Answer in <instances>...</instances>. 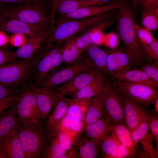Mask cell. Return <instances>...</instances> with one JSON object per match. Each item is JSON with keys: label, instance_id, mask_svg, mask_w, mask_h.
I'll return each mask as SVG.
<instances>
[{"label": "cell", "instance_id": "6da1fadb", "mask_svg": "<svg viewBox=\"0 0 158 158\" xmlns=\"http://www.w3.org/2000/svg\"><path fill=\"white\" fill-rule=\"evenodd\" d=\"M18 136L25 158H41L52 142L51 137L41 119L21 123Z\"/></svg>", "mask_w": 158, "mask_h": 158}, {"label": "cell", "instance_id": "7a4b0ae2", "mask_svg": "<svg viewBox=\"0 0 158 158\" xmlns=\"http://www.w3.org/2000/svg\"><path fill=\"white\" fill-rule=\"evenodd\" d=\"M117 30L123 47L134 65L143 61L145 58L136 35L135 18L131 8L126 1L119 9Z\"/></svg>", "mask_w": 158, "mask_h": 158}, {"label": "cell", "instance_id": "3957f363", "mask_svg": "<svg viewBox=\"0 0 158 158\" xmlns=\"http://www.w3.org/2000/svg\"><path fill=\"white\" fill-rule=\"evenodd\" d=\"M31 61L32 65L31 78L37 85L60 69L63 63L62 44L46 43Z\"/></svg>", "mask_w": 158, "mask_h": 158}, {"label": "cell", "instance_id": "277c9868", "mask_svg": "<svg viewBox=\"0 0 158 158\" xmlns=\"http://www.w3.org/2000/svg\"><path fill=\"white\" fill-rule=\"evenodd\" d=\"M118 9L111 10L83 19L60 20L50 30L47 43L62 44L76 33L109 18L117 17Z\"/></svg>", "mask_w": 158, "mask_h": 158}, {"label": "cell", "instance_id": "5b68a950", "mask_svg": "<svg viewBox=\"0 0 158 158\" xmlns=\"http://www.w3.org/2000/svg\"><path fill=\"white\" fill-rule=\"evenodd\" d=\"M7 9L6 16L31 25L46 29L50 23L42 1L25 2Z\"/></svg>", "mask_w": 158, "mask_h": 158}, {"label": "cell", "instance_id": "8992f818", "mask_svg": "<svg viewBox=\"0 0 158 158\" xmlns=\"http://www.w3.org/2000/svg\"><path fill=\"white\" fill-rule=\"evenodd\" d=\"M32 71L31 61L17 59L0 67V83L19 89L31 79Z\"/></svg>", "mask_w": 158, "mask_h": 158}, {"label": "cell", "instance_id": "52a82bcc", "mask_svg": "<svg viewBox=\"0 0 158 158\" xmlns=\"http://www.w3.org/2000/svg\"><path fill=\"white\" fill-rule=\"evenodd\" d=\"M112 85L121 94L147 107L153 104L158 97L157 88L148 85L115 80Z\"/></svg>", "mask_w": 158, "mask_h": 158}, {"label": "cell", "instance_id": "ba28073f", "mask_svg": "<svg viewBox=\"0 0 158 158\" xmlns=\"http://www.w3.org/2000/svg\"><path fill=\"white\" fill-rule=\"evenodd\" d=\"M105 107L103 117L111 122L126 125L122 94L107 81L102 92Z\"/></svg>", "mask_w": 158, "mask_h": 158}, {"label": "cell", "instance_id": "9c48e42d", "mask_svg": "<svg viewBox=\"0 0 158 158\" xmlns=\"http://www.w3.org/2000/svg\"><path fill=\"white\" fill-rule=\"evenodd\" d=\"M94 67L86 54L82 55L77 61L66 65L64 67L59 70L37 86L53 88L69 80L80 73Z\"/></svg>", "mask_w": 158, "mask_h": 158}, {"label": "cell", "instance_id": "30bf717a", "mask_svg": "<svg viewBox=\"0 0 158 158\" xmlns=\"http://www.w3.org/2000/svg\"><path fill=\"white\" fill-rule=\"evenodd\" d=\"M105 74L94 67L78 74L69 80L52 88L56 92L63 96L73 97L80 90L100 75Z\"/></svg>", "mask_w": 158, "mask_h": 158}, {"label": "cell", "instance_id": "8fae6325", "mask_svg": "<svg viewBox=\"0 0 158 158\" xmlns=\"http://www.w3.org/2000/svg\"><path fill=\"white\" fill-rule=\"evenodd\" d=\"M14 104L21 123L41 119L34 95L28 87L23 89L18 94Z\"/></svg>", "mask_w": 158, "mask_h": 158}, {"label": "cell", "instance_id": "7c38bea8", "mask_svg": "<svg viewBox=\"0 0 158 158\" xmlns=\"http://www.w3.org/2000/svg\"><path fill=\"white\" fill-rule=\"evenodd\" d=\"M32 92L41 120H45L56 103L63 96L52 88L38 86L29 83L27 86Z\"/></svg>", "mask_w": 158, "mask_h": 158}, {"label": "cell", "instance_id": "4fadbf2b", "mask_svg": "<svg viewBox=\"0 0 158 158\" xmlns=\"http://www.w3.org/2000/svg\"><path fill=\"white\" fill-rule=\"evenodd\" d=\"M105 50L107 54V73L112 75L122 73L131 69L134 66L123 46Z\"/></svg>", "mask_w": 158, "mask_h": 158}, {"label": "cell", "instance_id": "5bb4252c", "mask_svg": "<svg viewBox=\"0 0 158 158\" xmlns=\"http://www.w3.org/2000/svg\"><path fill=\"white\" fill-rule=\"evenodd\" d=\"M50 30H44L29 37L25 43L16 50L10 52L14 59L31 61L41 47L42 44L49 36Z\"/></svg>", "mask_w": 158, "mask_h": 158}, {"label": "cell", "instance_id": "9a60e30c", "mask_svg": "<svg viewBox=\"0 0 158 158\" xmlns=\"http://www.w3.org/2000/svg\"><path fill=\"white\" fill-rule=\"evenodd\" d=\"M124 0H113L106 4L99 6H90L80 8L68 13L61 15L63 18L83 19L111 10L119 9L124 4Z\"/></svg>", "mask_w": 158, "mask_h": 158}, {"label": "cell", "instance_id": "2e32d148", "mask_svg": "<svg viewBox=\"0 0 158 158\" xmlns=\"http://www.w3.org/2000/svg\"><path fill=\"white\" fill-rule=\"evenodd\" d=\"M45 30L7 16L0 17V30L13 34H22L29 37Z\"/></svg>", "mask_w": 158, "mask_h": 158}, {"label": "cell", "instance_id": "e0dca14e", "mask_svg": "<svg viewBox=\"0 0 158 158\" xmlns=\"http://www.w3.org/2000/svg\"><path fill=\"white\" fill-rule=\"evenodd\" d=\"M71 99V97H62L54 105L52 112L45 120L44 127L51 136L66 115Z\"/></svg>", "mask_w": 158, "mask_h": 158}, {"label": "cell", "instance_id": "ac0fdd59", "mask_svg": "<svg viewBox=\"0 0 158 158\" xmlns=\"http://www.w3.org/2000/svg\"><path fill=\"white\" fill-rule=\"evenodd\" d=\"M20 128L12 130L0 141V146L8 158H25L22 144L18 136Z\"/></svg>", "mask_w": 158, "mask_h": 158}, {"label": "cell", "instance_id": "d6986e66", "mask_svg": "<svg viewBox=\"0 0 158 158\" xmlns=\"http://www.w3.org/2000/svg\"><path fill=\"white\" fill-rule=\"evenodd\" d=\"M112 122L103 117L85 127L83 131L90 138L100 144L111 135Z\"/></svg>", "mask_w": 158, "mask_h": 158}, {"label": "cell", "instance_id": "ffe728a7", "mask_svg": "<svg viewBox=\"0 0 158 158\" xmlns=\"http://www.w3.org/2000/svg\"><path fill=\"white\" fill-rule=\"evenodd\" d=\"M21 124L14 103L0 114V141L12 130L19 128Z\"/></svg>", "mask_w": 158, "mask_h": 158}, {"label": "cell", "instance_id": "44dd1931", "mask_svg": "<svg viewBox=\"0 0 158 158\" xmlns=\"http://www.w3.org/2000/svg\"><path fill=\"white\" fill-rule=\"evenodd\" d=\"M116 17L109 18L92 26L82 35L78 37L75 44L80 51L81 53L83 52L86 47L92 43L93 37L96 32L102 31L112 25L115 22Z\"/></svg>", "mask_w": 158, "mask_h": 158}, {"label": "cell", "instance_id": "7402d4cb", "mask_svg": "<svg viewBox=\"0 0 158 158\" xmlns=\"http://www.w3.org/2000/svg\"><path fill=\"white\" fill-rule=\"evenodd\" d=\"M122 95L124 103L126 126L131 133L137 127L140 123L143 108L139 104L126 96Z\"/></svg>", "mask_w": 158, "mask_h": 158}, {"label": "cell", "instance_id": "603a6c76", "mask_svg": "<svg viewBox=\"0 0 158 158\" xmlns=\"http://www.w3.org/2000/svg\"><path fill=\"white\" fill-rule=\"evenodd\" d=\"M83 129L82 121L73 117L66 115L54 133L58 130L63 131L71 138L73 142V145L78 146L79 138Z\"/></svg>", "mask_w": 158, "mask_h": 158}, {"label": "cell", "instance_id": "cb8c5ba5", "mask_svg": "<svg viewBox=\"0 0 158 158\" xmlns=\"http://www.w3.org/2000/svg\"><path fill=\"white\" fill-rule=\"evenodd\" d=\"M104 112V105L102 93L91 99L83 121L84 128L103 117Z\"/></svg>", "mask_w": 158, "mask_h": 158}, {"label": "cell", "instance_id": "d4e9b609", "mask_svg": "<svg viewBox=\"0 0 158 158\" xmlns=\"http://www.w3.org/2000/svg\"><path fill=\"white\" fill-rule=\"evenodd\" d=\"M112 132L120 143L127 149L128 158H134L137 154L134 146L130 132L126 126L124 124L112 122Z\"/></svg>", "mask_w": 158, "mask_h": 158}, {"label": "cell", "instance_id": "484cf974", "mask_svg": "<svg viewBox=\"0 0 158 158\" xmlns=\"http://www.w3.org/2000/svg\"><path fill=\"white\" fill-rule=\"evenodd\" d=\"M116 80L126 83L145 84L158 87L157 83L139 69H130L125 72L111 75Z\"/></svg>", "mask_w": 158, "mask_h": 158}, {"label": "cell", "instance_id": "4316f807", "mask_svg": "<svg viewBox=\"0 0 158 158\" xmlns=\"http://www.w3.org/2000/svg\"><path fill=\"white\" fill-rule=\"evenodd\" d=\"M79 158H95L100 153V144L88 137L83 131L78 141Z\"/></svg>", "mask_w": 158, "mask_h": 158}, {"label": "cell", "instance_id": "83f0119b", "mask_svg": "<svg viewBox=\"0 0 158 158\" xmlns=\"http://www.w3.org/2000/svg\"><path fill=\"white\" fill-rule=\"evenodd\" d=\"M107 81L105 74H102L78 91L73 97L91 99L102 93Z\"/></svg>", "mask_w": 158, "mask_h": 158}, {"label": "cell", "instance_id": "f1b7e54d", "mask_svg": "<svg viewBox=\"0 0 158 158\" xmlns=\"http://www.w3.org/2000/svg\"><path fill=\"white\" fill-rule=\"evenodd\" d=\"M78 37L74 35L62 44L61 51L62 62L65 65L75 62L82 55L75 44Z\"/></svg>", "mask_w": 158, "mask_h": 158}, {"label": "cell", "instance_id": "f546056e", "mask_svg": "<svg viewBox=\"0 0 158 158\" xmlns=\"http://www.w3.org/2000/svg\"><path fill=\"white\" fill-rule=\"evenodd\" d=\"M86 54L95 66L105 73H107L106 60L107 54L105 50L102 49L92 43L86 48Z\"/></svg>", "mask_w": 158, "mask_h": 158}, {"label": "cell", "instance_id": "4dcf8cb0", "mask_svg": "<svg viewBox=\"0 0 158 158\" xmlns=\"http://www.w3.org/2000/svg\"><path fill=\"white\" fill-rule=\"evenodd\" d=\"M71 98L66 115L73 117L83 122L92 98Z\"/></svg>", "mask_w": 158, "mask_h": 158}, {"label": "cell", "instance_id": "1f68e13d", "mask_svg": "<svg viewBox=\"0 0 158 158\" xmlns=\"http://www.w3.org/2000/svg\"><path fill=\"white\" fill-rule=\"evenodd\" d=\"M147 112L143 108L140 120L137 127L130 133L135 148L137 149L138 143L149 130Z\"/></svg>", "mask_w": 158, "mask_h": 158}, {"label": "cell", "instance_id": "d6a6232c", "mask_svg": "<svg viewBox=\"0 0 158 158\" xmlns=\"http://www.w3.org/2000/svg\"><path fill=\"white\" fill-rule=\"evenodd\" d=\"M87 1L80 0H58L56 12L61 15L72 12L78 9L87 6Z\"/></svg>", "mask_w": 158, "mask_h": 158}, {"label": "cell", "instance_id": "836d02e7", "mask_svg": "<svg viewBox=\"0 0 158 158\" xmlns=\"http://www.w3.org/2000/svg\"><path fill=\"white\" fill-rule=\"evenodd\" d=\"M141 26L150 31L158 29V12L142 11Z\"/></svg>", "mask_w": 158, "mask_h": 158}, {"label": "cell", "instance_id": "e575fe53", "mask_svg": "<svg viewBox=\"0 0 158 158\" xmlns=\"http://www.w3.org/2000/svg\"><path fill=\"white\" fill-rule=\"evenodd\" d=\"M135 28L137 39L141 49L147 47L156 40L151 31L144 28L136 24Z\"/></svg>", "mask_w": 158, "mask_h": 158}, {"label": "cell", "instance_id": "d590c367", "mask_svg": "<svg viewBox=\"0 0 158 158\" xmlns=\"http://www.w3.org/2000/svg\"><path fill=\"white\" fill-rule=\"evenodd\" d=\"M67 151L65 147L59 142L52 141L41 158H61Z\"/></svg>", "mask_w": 158, "mask_h": 158}, {"label": "cell", "instance_id": "8d00e7d4", "mask_svg": "<svg viewBox=\"0 0 158 158\" xmlns=\"http://www.w3.org/2000/svg\"><path fill=\"white\" fill-rule=\"evenodd\" d=\"M120 144L116 137L112 133L100 143V153L102 155L113 154L117 150Z\"/></svg>", "mask_w": 158, "mask_h": 158}, {"label": "cell", "instance_id": "74e56055", "mask_svg": "<svg viewBox=\"0 0 158 158\" xmlns=\"http://www.w3.org/2000/svg\"><path fill=\"white\" fill-rule=\"evenodd\" d=\"M152 139V134L149 131L140 141L144 151L147 153L150 158H158V151L153 146Z\"/></svg>", "mask_w": 158, "mask_h": 158}, {"label": "cell", "instance_id": "f35d334b", "mask_svg": "<svg viewBox=\"0 0 158 158\" xmlns=\"http://www.w3.org/2000/svg\"><path fill=\"white\" fill-rule=\"evenodd\" d=\"M139 69L158 83V61H149L141 65Z\"/></svg>", "mask_w": 158, "mask_h": 158}, {"label": "cell", "instance_id": "ab89813d", "mask_svg": "<svg viewBox=\"0 0 158 158\" xmlns=\"http://www.w3.org/2000/svg\"><path fill=\"white\" fill-rule=\"evenodd\" d=\"M149 130L150 131L152 138L156 142V150L158 151V114L153 112L150 114L147 113Z\"/></svg>", "mask_w": 158, "mask_h": 158}, {"label": "cell", "instance_id": "60d3db41", "mask_svg": "<svg viewBox=\"0 0 158 158\" xmlns=\"http://www.w3.org/2000/svg\"><path fill=\"white\" fill-rule=\"evenodd\" d=\"M141 51L145 59L149 61H158V42L156 39Z\"/></svg>", "mask_w": 158, "mask_h": 158}, {"label": "cell", "instance_id": "b9f144b4", "mask_svg": "<svg viewBox=\"0 0 158 158\" xmlns=\"http://www.w3.org/2000/svg\"><path fill=\"white\" fill-rule=\"evenodd\" d=\"M52 140L58 142L64 145L67 151L72 147L73 144L70 137L65 132L57 130L51 135Z\"/></svg>", "mask_w": 158, "mask_h": 158}, {"label": "cell", "instance_id": "7bdbcfd3", "mask_svg": "<svg viewBox=\"0 0 158 158\" xmlns=\"http://www.w3.org/2000/svg\"><path fill=\"white\" fill-rule=\"evenodd\" d=\"M142 11L158 12V0H138Z\"/></svg>", "mask_w": 158, "mask_h": 158}, {"label": "cell", "instance_id": "ee69618b", "mask_svg": "<svg viewBox=\"0 0 158 158\" xmlns=\"http://www.w3.org/2000/svg\"><path fill=\"white\" fill-rule=\"evenodd\" d=\"M22 90L6 87L0 83V100L17 95Z\"/></svg>", "mask_w": 158, "mask_h": 158}, {"label": "cell", "instance_id": "f6af8a7d", "mask_svg": "<svg viewBox=\"0 0 158 158\" xmlns=\"http://www.w3.org/2000/svg\"><path fill=\"white\" fill-rule=\"evenodd\" d=\"M118 36L113 32L105 34L103 44L112 49L116 48L118 43Z\"/></svg>", "mask_w": 158, "mask_h": 158}, {"label": "cell", "instance_id": "bcb514c9", "mask_svg": "<svg viewBox=\"0 0 158 158\" xmlns=\"http://www.w3.org/2000/svg\"><path fill=\"white\" fill-rule=\"evenodd\" d=\"M102 157L105 158H128V153L127 148L121 143L114 153L109 155H103Z\"/></svg>", "mask_w": 158, "mask_h": 158}, {"label": "cell", "instance_id": "7dc6e473", "mask_svg": "<svg viewBox=\"0 0 158 158\" xmlns=\"http://www.w3.org/2000/svg\"><path fill=\"white\" fill-rule=\"evenodd\" d=\"M25 36L22 34H13L10 38L9 42L13 47H20L26 42Z\"/></svg>", "mask_w": 158, "mask_h": 158}, {"label": "cell", "instance_id": "c3c4849f", "mask_svg": "<svg viewBox=\"0 0 158 158\" xmlns=\"http://www.w3.org/2000/svg\"><path fill=\"white\" fill-rule=\"evenodd\" d=\"M10 52L8 49H1L0 47V67L17 59H14L12 57Z\"/></svg>", "mask_w": 158, "mask_h": 158}, {"label": "cell", "instance_id": "681fc988", "mask_svg": "<svg viewBox=\"0 0 158 158\" xmlns=\"http://www.w3.org/2000/svg\"><path fill=\"white\" fill-rule=\"evenodd\" d=\"M19 94L0 100V114L15 102Z\"/></svg>", "mask_w": 158, "mask_h": 158}, {"label": "cell", "instance_id": "f907efd6", "mask_svg": "<svg viewBox=\"0 0 158 158\" xmlns=\"http://www.w3.org/2000/svg\"><path fill=\"white\" fill-rule=\"evenodd\" d=\"M38 1L42 0H0V8L8 9L25 2Z\"/></svg>", "mask_w": 158, "mask_h": 158}, {"label": "cell", "instance_id": "816d5d0a", "mask_svg": "<svg viewBox=\"0 0 158 158\" xmlns=\"http://www.w3.org/2000/svg\"><path fill=\"white\" fill-rule=\"evenodd\" d=\"M61 158H79L78 146L73 145L71 148L67 151Z\"/></svg>", "mask_w": 158, "mask_h": 158}, {"label": "cell", "instance_id": "f5cc1de1", "mask_svg": "<svg viewBox=\"0 0 158 158\" xmlns=\"http://www.w3.org/2000/svg\"><path fill=\"white\" fill-rule=\"evenodd\" d=\"M105 34L102 31H98L94 35L92 40V43L96 45L103 44Z\"/></svg>", "mask_w": 158, "mask_h": 158}, {"label": "cell", "instance_id": "db71d44e", "mask_svg": "<svg viewBox=\"0 0 158 158\" xmlns=\"http://www.w3.org/2000/svg\"><path fill=\"white\" fill-rule=\"evenodd\" d=\"M113 0H88L87 3V6H99L104 5L111 2Z\"/></svg>", "mask_w": 158, "mask_h": 158}, {"label": "cell", "instance_id": "11a10c76", "mask_svg": "<svg viewBox=\"0 0 158 158\" xmlns=\"http://www.w3.org/2000/svg\"><path fill=\"white\" fill-rule=\"evenodd\" d=\"M9 39L4 31L0 30V47L6 45L9 43Z\"/></svg>", "mask_w": 158, "mask_h": 158}, {"label": "cell", "instance_id": "9f6ffc18", "mask_svg": "<svg viewBox=\"0 0 158 158\" xmlns=\"http://www.w3.org/2000/svg\"><path fill=\"white\" fill-rule=\"evenodd\" d=\"M58 0H53L52 10L50 15L51 23V24H53L54 22V15L56 12V8Z\"/></svg>", "mask_w": 158, "mask_h": 158}, {"label": "cell", "instance_id": "6f0895ef", "mask_svg": "<svg viewBox=\"0 0 158 158\" xmlns=\"http://www.w3.org/2000/svg\"><path fill=\"white\" fill-rule=\"evenodd\" d=\"M138 157L140 158H149L150 157L144 151H139L138 152Z\"/></svg>", "mask_w": 158, "mask_h": 158}, {"label": "cell", "instance_id": "680465c9", "mask_svg": "<svg viewBox=\"0 0 158 158\" xmlns=\"http://www.w3.org/2000/svg\"><path fill=\"white\" fill-rule=\"evenodd\" d=\"M154 105V110L152 112L157 114H158V97L155 101L153 104Z\"/></svg>", "mask_w": 158, "mask_h": 158}, {"label": "cell", "instance_id": "91938a15", "mask_svg": "<svg viewBox=\"0 0 158 158\" xmlns=\"http://www.w3.org/2000/svg\"><path fill=\"white\" fill-rule=\"evenodd\" d=\"M7 9L0 8V17L6 16L7 14Z\"/></svg>", "mask_w": 158, "mask_h": 158}, {"label": "cell", "instance_id": "94428289", "mask_svg": "<svg viewBox=\"0 0 158 158\" xmlns=\"http://www.w3.org/2000/svg\"><path fill=\"white\" fill-rule=\"evenodd\" d=\"M0 158H8L6 154L0 146Z\"/></svg>", "mask_w": 158, "mask_h": 158}, {"label": "cell", "instance_id": "6125c7cd", "mask_svg": "<svg viewBox=\"0 0 158 158\" xmlns=\"http://www.w3.org/2000/svg\"><path fill=\"white\" fill-rule=\"evenodd\" d=\"M134 6L136 8L138 7L139 6V4L138 0H131Z\"/></svg>", "mask_w": 158, "mask_h": 158}, {"label": "cell", "instance_id": "be15d7a7", "mask_svg": "<svg viewBox=\"0 0 158 158\" xmlns=\"http://www.w3.org/2000/svg\"><path fill=\"white\" fill-rule=\"evenodd\" d=\"M82 0V1H88V0Z\"/></svg>", "mask_w": 158, "mask_h": 158}]
</instances>
